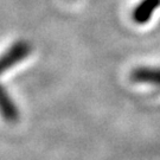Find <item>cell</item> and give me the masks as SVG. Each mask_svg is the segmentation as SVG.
<instances>
[{
    "instance_id": "cell-2",
    "label": "cell",
    "mask_w": 160,
    "mask_h": 160,
    "mask_svg": "<svg viewBox=\"0 0 160 160\" xmlns=\"http://www.w3.org/2000/svg\"><path fill=\"white\" fill-rule=\"evenodd\" d=\"M131 80L137 84H146L160 89V67H137L132 70Z\"/></svg>"
},
{
    "instance_id": "cell-3",
    "label": "cell",
    "mask_w": 160,
    "mask_h": 160,
    "mask_svg": "<svg viewBox=\"0 0 160 160\" xmlns=\"http://www.w3.org/2000/svg\"><path fill=\"white\" fill-rule=\"evenodd\" d=\"M160 7V0H140L132 11V20L137 25H146Z\"/></svg>"
},
{
    "instance_id": "cell-1",
    "label": "cell",
    "mask_w": 160,
    "mask_h": 160,
    "mask_svg": "<svg viewBox=\"0 0 160 160\" xmlns=\"http://www.w3.org/2000/svg\"><path fill=\"white\" fill-rule=\"evenodd\" d=\"M30 53H31V45L26 40H18L13 43L0 56V76L24 61Z\"/></svg>"
}]
</instances>
